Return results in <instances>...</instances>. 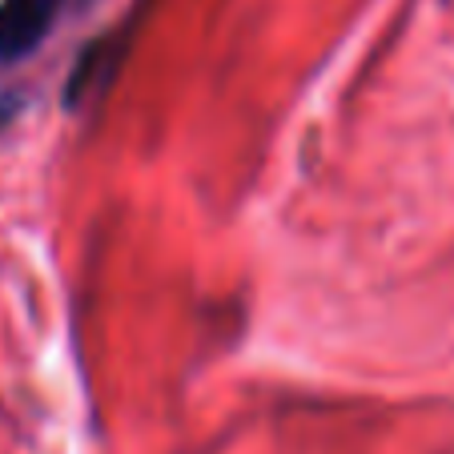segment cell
<instances>
[{
  "label": "cell",
  "mask_w": 454,
  "mask_h": 454,
  "mask_svg": "<svg viewBox=\"0 0 454 454\" xmlns=\"http://www.w3.org/2000/svg\"><path fill=\"white\" fill-rule=\"evenodd\" d=\"M65 0H0V65L28 57L57 25Z\"/></svg>",
  "instance_id": "1"
}]
</instances>
